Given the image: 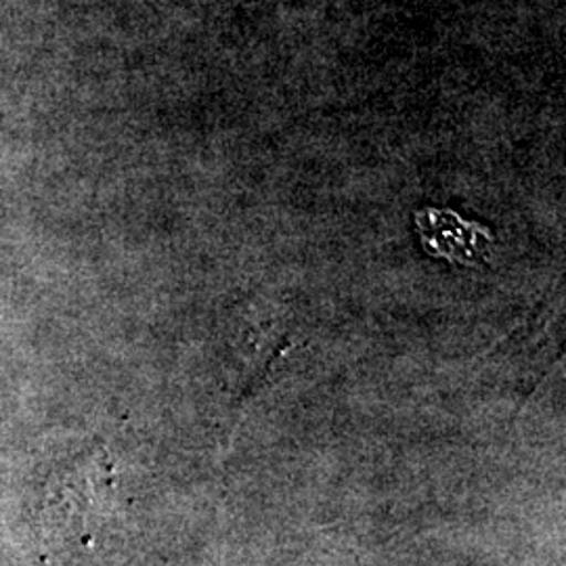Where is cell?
Returning a JSON list of instances; mask_svg holds the SVG:
<instances>
[{
  "mask_svg": "<svg viewBox=\"0 0 566 566\" xmlns=\"http://www.w3.org/2000/svg\"><path fill=\"white\" fill-rule=\"evenodd\" d=\"M418 224L430 252L465 264L479 263L483 259V243H479L481 229H476V224L464 223L449 212L432 210L420 212Z\"/></svg>",
  "mask_w": 566,
  "mask_h": 566,
  "instance_id": "1",
  "label": "cell"
}]
</instances>
